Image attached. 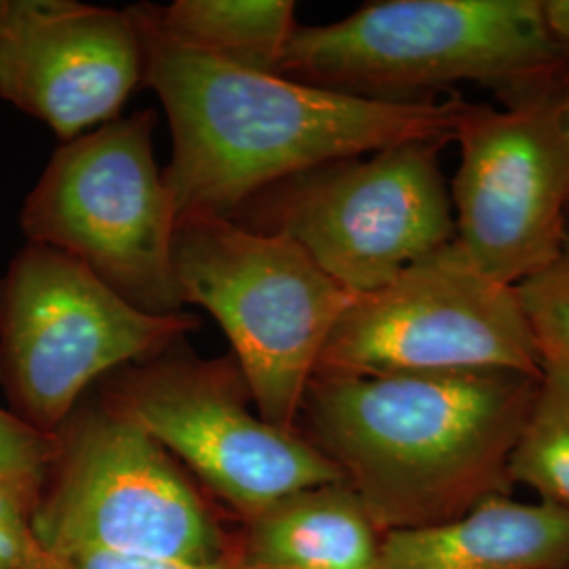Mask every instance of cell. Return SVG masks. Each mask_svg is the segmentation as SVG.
Segmentation results:
<instances>
[{
  "label": "cell",
  "instance_id": "1",
  "mask_svg": "<svg viewBox=\"0 0 569 569\" xmlns=\"http://www.w3.org/2000/svg\"><path fill=\"white\" fill-rule=\"evenodd\" d=\"M142 41L143 79L173 138L164 186L178 220L232 218L253 194L321 164L409 142H453L460 98L363 100L213 60L164 37L143 4L129 7Z\"/></svg>",
  "mask_w": 569,
  "mask_h": 569
},
{
  "label": "cell",
  "instance_id": "2",
  "mask_svg": "<svg viewBox=\"0 0 569 569\" xmlns=\"http://www.w3.org/2000/svg\"><path fill=\"white\" fill-rule=\"evenodd\" d=\"M540 376H312L298 427L342 470L380 533L509 496L512 449Z\"/></svg>",
  "mask_w": 569,
  "mask_h": 569
},
{
  "label": "cell",
  "instance_id": "3",
  "mask_svg": "<svg viewBox=\"0 0 569 569\" xmlns=\"http://www.w3.org/2000/svg\"><path fill=\"white\" fill-rule=\"evenodd\" d=\"M277 74L376 102H432L460 82L505 106L569 98V56L542 0L367 2L345 20L298 26Z\"/></svg>",
  "mask_w": 569,
  "mask_h": 569
},
{
  "label": "cell",
  "instance_id": "4",
  "mask_svg": "<svg viewBox=\"0 0 569 569\" xmlns=\"http://www.w3.org/2000/svg\"><path fill=\"white\" fill-rule=\"evenodd\" d=\"M173 270L183 305L224 329L260 418L298 430L306 388L355 293L291 239L220 216L178 220Z\"/></svg>",
  "mask_w": 569,
  "mask_h": 569
},
{
  "label": "cell",
  "instance_id": "5",
  "mask_svg": "<svg viewBox=\"0 0 569 569\" xmlns=\"http://www.w3.org/2000/svg\"><path fill=\"white\" fill-rule=\"evenodd\" d=\"M154 110L119 117L56 148L21 207L28 243L72 256L150 315L182 312L173 270L178 213L154 161Z\"/></svg>",
  "mask_w": 569,
  "mask_h": 569
},
{
  "label": "cell",
  "instance_id": "6",
  "mask_svg": "<svg viewBox=\"0 0 569 569\" xmlns=\"http://www.w3.org/2000/svg\"><path fill=\"white\" fill-rule=\"evenodd\" d=\"M201 326L183 310L143 312L72 256L26 241L0 274V385L18 418L56 435L96 380Z\"/></svg>",
  "mask_w": 569,
  "mask_h": 569
},
{
  "label": "cell",
  "instance_id": "7",
  "mask_svg": "<svg viewBox=\"0 0 569 569\" xmlns=\"http://www.w3.org/2000/svg\"><path fill=\"white\" fill-rule=\"evenodd\" d=\"M56 437L51 486L32 512L49 555L96 550L186 563L232 555L171 453L102 399L74 409Z\"/></svg>",
  "mask_w": 569,
  "mask_h": 569
},
{
  "label": "cell",
  "instance_id": "8",
  "mask_svg": "<svg viewBox=\"0 0 569 569\" xmlns=\"http://www.w3.org/2000/svg\"><path fill=\"white\" fill-rule=\"evenodd\" d=\"M443 146L401 143L308 169L260 190L228 220L291 239L350 293H369L456 239Z\"/></svg>",
  "mask_w": 569,
  "mask_h": 569
},
{
  "label": "cell",
  "instance_id": "9",
  "mask_svg": "<svg viewBox=\"0 0 569 569\" xmlns=\"http://www.w3.org/2000/svg\"><path fill=\"white\" fill-rule=\"evenodd\" d=\"M542 373L519 291L489 277L456 239L390 283L355 296L315 376Z\"/></svg>",
  "mask_w": 569,
  "mask_h": 569
},
{
  "label": "cell",
  "instance_id": "10",
  "mask_svg": "<svg viewBox=\"0 0 569 569\" xmlns=\"http://www.w3.org/2000/svg\"><path fill=\"white\" fill-rule=\"evenodd\" d=\"M103 403L143 428L247 519L287 496L345 481L342 470L300 430L249 411L251 392L237 359H201L183 340L117 369Z\"/></svg>",
  "mask_w": 569,
  "mask_h": 569
},
{
  "label": "cell",
  "instance_id": "11",
  "mask_svg": "<svg viewBox=\"0 0 569 569\" xmlns=\"http://www.w3.org/2000/svg\"><path fill=\"white\" fill-rule=\"evenodd\" d=\"M569 98L468 103L449 190L456 241L475 264L519 287L549 268L569 222Z\"/></svg>",
  "mask_w": 569,
  "mask_h": 569
},
{
  "label": "cell",
  "instance_id": "12",
  "mask_svg": "<svg viewBox=\"0 0 569 569\" xmlns=\"http://www.w3.org/2000/svg\"><path fill=\"white\" fill-rule=\"evenodd\" d=\"M143 79L142 41L127 9L13 0L0 37V98L61 143L119 119Z\"/></svg>",
  "mask_w": 569,
  "mask_h": 569
},
{
  "label": "cell",
  "instance_id": "13",
  "mask_svg": "<svg viewBox=\"0 0 569 569\" xmlns=\"http://www.w3.org/2000/svg\"><path fill=\"white\" fill-rule=\"evenodd\" d=\"M380 569H569V512L493 496L443 523L382 533Z\"/></svg>",
  "mask_w": 569,
  "mask_h": 569
},
{
  "label": "cell",
  "instance_id": "14",
  "mask_svg": "<svg viewBox=\"0 0 569 569\" xmlns=\"http://www.w3.org/2000/svg\"><path fill=\"white\" fill-rule=\"evenodd\" d=\"M382 533L346 481L291 493L249 519L241 569H380Z\"/></svg>",
  "mask_w": 569,
  "mask_h": 569
},
{
  "label": "cell",
  "instance_id": "15",
  "mask_svg": "<svg viewBox=\"0 0 569 569\" xmlns=\"http://www.w3.org/2000/svg\"><path fill=\"white\" fill-rule=\"evenodd\" d=\"M150 20L171 41L256 72L277 74L287 42L293 37L296 2L291 0H176L142 2Z\"/></svg>",
  "mask_w": 569,
  "mask_h": 569
},
{
  "label": "cell",
  "instance_id": "16",
  "mask_svg": "<svg viewBox=\"0 0 569 569\" xmlns=\"http://www.w3.org/2000/svg\"><path fill=\"white\" fill-rule=\"evenodd\" d=\"M512 486L538 496V502L569 512V366L542 357V373L528 420L512 449Z\"/></svg>",
  "mask_w": 569,
  "mask_h": 569
},
{
  "label": "cell",
  "instance_id": "17",
  "mask_svg": "<svg viewBox=\"0 0 569 569\" xmlns=\"http://www.w3.org/2000/svg\"><path fill=\"white\" fill-rule=\"evenodd\" d=\"M517 291L542 357L569 366V222L557 260Z\"/></svg>",
  "mask_w": 569,
  "mask_h": 569
},
{
  "label": "cell",
  "instance_id": "18",
  "mask_svg": "<svg viewBox=\"0 0 569 569\" xmlns=\"http://www.w3.org/2000/svg\"><path fill=\"white\" fill-rule=\"evenodd\" d=\"M58 456V437L0 409V479L41 496Z\"/></svg>",
  "mask_w": 569,
  "mask_h": 569
},
{
  "label": "cell",
  "instance_id": "19",
  "mask_svg": "<svg viewBox=\"0 0 569 569\" xmlns=\"http://www.w3.org/2000/svg\"><path fill=\"white\" fill-rule=\"evenodd\" d=\"M53 569H241L237 563L234 552L216 563H186V561H169V559H152V557H136V555H119V552H74L66 557H53Z\"/></svg>",
  "mask_w": 569,
  "mask_h": 569
},
{
  "label": "cell",
  "instance_id": "20",
  "mask_svg": "<svg viewBox=\"0 0 569 569\" xmlns=\"http://www.w3.org/2000/svg\"><path fill=\"white\" fill-rule=\"evenodd\" d=\"M542 13L550 37L569 56V0H542Z\"/></svg>",
  "mask_w": 569,
  "mask_h": 569
},
{
  "label": "cell",
  "instance_id": "21",
  "mask_svg": "<svg viewBox=\"0 0 569 569\" xmlns=\"http://www.w3.org/2000/svg\"><path fill=\"white\" fill-rule=\"evenodd\" d=\"M11 2L13 0H0V37L7 28V21H9V13H11Z\"/></svg>",
  "mask_w": 569,
  "mask_h": 569
},
{
  "label": "cell",
  "instance_id": "22",
  "mask_svg": "<svg viewBox=\"0 0 569 569\" xmlns=\"http://www.w3.org/2000/svg\"><path fill=\"white\" fill-rule=\"evenodd\" d=\"M568 129H569V103H568Z\"/></svg>",
  "mask_w": 569,
  "mask_h": 569
}]
</instances>
